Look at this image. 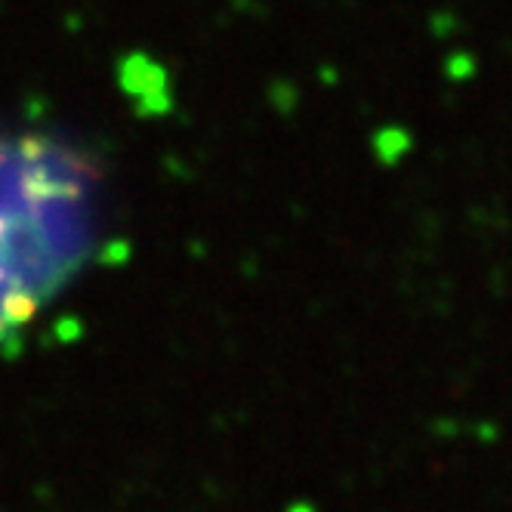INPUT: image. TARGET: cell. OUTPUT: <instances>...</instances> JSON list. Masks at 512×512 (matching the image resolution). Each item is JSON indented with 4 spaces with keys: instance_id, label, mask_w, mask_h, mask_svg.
I'll list each match as a JSON object with an SVG mask.
<instances>
[{
    "instance_id": "1",
    "label": "cell",
    "mask_w": 512,
    "mask_h": 512,
    "mask_svg": "<svg viewBox=\"0 0 512 512\" xmlns=\"http://www.w3.org/2000/svg\"><path fill=\"white\" fill-rule=\"evenodd\" d=\"M62 189L38 155L0 145V334L31 315L62 266Z\"/></svg>"
}]
</instances>
